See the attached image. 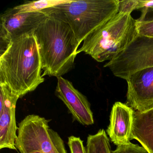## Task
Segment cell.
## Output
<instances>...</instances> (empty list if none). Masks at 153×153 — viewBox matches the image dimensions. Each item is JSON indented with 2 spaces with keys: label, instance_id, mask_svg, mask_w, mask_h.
<instances>
[{
  "label": "cell",
  "instance_id": "cell-1",
  "mask_svg": "<svg viewBox=\"0 0 153 153\" xmlns=\"http://www.w3.org/2000/svg\"><path fill=\"white\" fill-rule=\"evenodd\" d=\"M0 54V84L7 85L20 98L44 81L34 33L14 40Z\"/></svg>",
  "mask_w": 153,
  "mask_h": 153
},
{
  "label": "cell",
  "instance_id": "cell-2",
  "mask_svg": "<svg viewBox=\"0 0 153 153\" xmlns=\"http://www.w3.org/2000/svg\"><path fill=\"white\" fill-rule=\"evenodd\" d=\"M34 35L41 56L43 76L59 77L73 68L80 44L68 24L48 16Z\"/></svg>",
  "mask_w": 153,
  "mask_h": 153
},
{
  "label": "cell",
  "instance_id": "cell-3",
  "mask_svg": "<svg viewBox=\"0 0 153 153\" xmlns=\"http://www.w3.org/2000/svg\"><path fill=\"white\" fill-rule=\"evenodd\" d=\"M138 35L136 19L118 12L85 37L77 54L84 52L98 62L112 60Z\"/></svg>",
  "mask_w": 153,
  "mask_h": 153
},
{
  "label": "cell",
  "instance_id": "cell-4",
  "mask_svg": "<svg viewBox=\"0 0 153 153\" xmlns=\"http://www.w3.org/2000/svg\"><path fill=\"white\" fill-rule=\"evenodd\" d=\"M119 0H68L43 10L68 24L79 44L96 28L118 12Z\"/></svg>",
  "mask_w": 153,
  "mask_h": 153
},
{
  "label": "cell",
  "instance_id": "cell-5",
  "mask_svg": "<svg viewBox=\"0 0 153 153\" xmlns=\"http://www.w3.org/2000/svg\"><path fill=\"white\" fill-rule=\"evenodd\" d=\"M49 121L36 114L26 116L18 124L15 146L20 153H68L64 141L50 128Z\"/></svg>",
  "mask_w": 153,
  "mask_h": 153
},
{
  "label": "cell",
  "instance_id": "cell-6",
  "mask_svg": "<svg viewBox=\"0 0 153 153\" xmlns=\"http://www.w3.org/2000/svg\"><path fill=\"white\" fill-rule=\"evenodd\" d=\"M104 67L126 80L136 71L153 67V38L138 35L129 45Z\"/></svg>",
  "mask_w": 153,
  "mask_h": 153
},
{
  "label": "cell",
  "instance_id": "cell-7",
  "mask_svg": "<svg viewBox=\"0 0 153 153\" xmlns=\"http://www.w3.org/2000/svg\"><path fill=\"white\" fill-rule=\"evenodd\" d=\"M48 16L44 11L19 13L13 8L5 11L0 18V53L14 40L34 33Z\"/></svg>",
  "mask_w": 153,
  "mask_h": 153
},
{
  "label": "cell",
  "instance_id": "cell-8",
  "mask_svg": "<svg viewBox=\"0 0 153 153\" xmlns=\"http://www.w3.org/2000/svg\"><path fill=\"white\" fill-rule=\"evenodd\" d=\"M126 80V104L140 112L153 109V67L136 71Z\"/></svg>",
  "mask_w": 153,
  "mask_h": 153
},
{
  "label": "cell",
  "instance_id": "cell-9",
  "mask_svg": "<svg viewBox=\"0 0 153 153\" xmlns=\"http://www.w3.org/2000/svg\"><path fill=\"white\" fill-rule=\"evenodd\" d=\"M0 149L17 150L15 146L18 129L16 111L20 97L5 84H0Z\"/></svg>",
  "mask_w": 153,
  "mask_h": 153
},
{
  "label": "cell",
  "instance_id": "cell-10",
  "mask_svg": "<svg viewBox=\"0 0 153 153\" xmlns=\"http://www.w3.org/2000/svg\"><path fill=\"white\" fill-rule=\"evenodd\" d=\"M57 79L55 95L65 104L74 120L84 125L94 124L93 113L87 97L68 79L62 76Z\"/></svg>",
  "mask_w": 153,
  "mask_h": 153
},
{
  "label": "cell",
  "instance_id": "cell-11",
  "mask_svg": "<svg viewBox=\"0 0 153 153\" xmlns=\"http://www.w3.org/2000/svg\"><path fill=\"white\" fill-rule=\"evenodd\" d=\"M134 112L131 107L121 102H116L113 105L106 132L114 145H124L131 140Z\"/></svg>",
  "mask_w": 153,
  "mask_h": 153
},
{
  "label": "cell",
  "instance_id": "cell-12",
  "mask_svg": "<svg viewBox=\"0 0 153 153\" xmlns=\"http://www.w3.org/2000/svg\"><path fill=\"white\" fill-rule=\"evenodd\" d=\"M137 140L149 153H153V109L135 111L131 140Z\"/></svg>",
  "mask_w": 153,
  "mask_h": 153
},
{
  "label": "cell",
  "instance_id": "cell-13",
  "mask_svg": "<svg viewBox=\"0 0 153 153\" xmlns=\"http://www.w3.org/2000/svg\"><path fill=\"white\" fill-rule=\"evenodd\" d=\"M87 153H111L109 139L104 129L88 135L86 147Z\"/></svg>",
  "mask_w": 153,
  "mask_h": 153
},
{
  "label": "cell",
  "instance_id": "cell-14",
  "mask_svg": "<svg viewBox=\"0 0 153 153\" xmlns=\"http://www.w3.org/2000/svg\"><path fill=\"white\" fill-rule=\"evenodd\" d=\"M68 0H40L27 2L16 6L13 9L19 13L40 12L57 5L68 2Z\"/></svg>",
  "mask_w": 153,
  "mask_h": 153
},
{
  "label": "cell",
  "instance_id": "cell-15",
  "mask_svg": "<svg viewBox=\"0 0 153 153\" xmlns=\"http://www.w3.org/2000/svg\"><path fill=\"white\" fill-rule=\"evenodd\" d=\"M139 9L141 10V14L138 20H153V0H138L137 10Z\"/></svg>",
  "mask_w": 153,
  "mask_h": 153
},
{
  "label": "cell",
  "instance_id": "cell-16",
  "mask_svg": "<svg viewBox=\"0 0 153 153\" xmlns=\"http://www.w3.org/2000/svg\"><path fill=\"white\" fill-rule=\"evenodd\" d=\"M111 153H149V152L143 147L130 142L127 144L117 146L116 149L112 151Z\"/></svg>",
  "mask_w": 153,
  "mask_h": 153
},
{
  "label": "cell",
  "instance_id": "cell-17",
  "mask_svg": "<svg viewBox=\"0 0 153 153\" xmlns=\"http://www.w3.org/2000/svg\"><path fill=\"white\" fill-rule=\"evenodd\" d=\"M136 27L138 35L153 38V20L139 21L136 19Z\"/></svg>",
  "mask_w": 153,
  "mask_h": 153
},
{
  "label": "cell",
  "instance_id": "cell-18",
  "mask_svg": "<svg viewBox=\"0 0 153 153\" xmlns=\"http://www.w3.org/2000/svg\"><path fill=\"white\" fill-rule=\"evenodd\" d=\"M68 145L71 153H87L83 141L79 137L73 136L69 137Z\"/></svg>",
  "mask_w": 153,
  "mask_h": 153
},
{
  "label": "cell",
  "instance_id": "cell-19",
  "mask_svg": "<svg viewBox=\"0 0 153 153\" xmlns=\"http://www.w3.org/2000/svg\"><path fill=\"white\" fill-rule=\"evenodd\" d=\"M138 0L119 1L118 12L131 14L133 10L137 9Z\"/></svg>",
  "mask_w": 153,
  "mask_h": 153
},
{
  "label": "cell",
  "instance_id": "cell-20",
  "mask_svg": "<svg viewBox=\"0 0 153 153\" xmlns=\"http://www.w3.org/2000/svg\"><path fill=\"white\" fill-rule=\"evenodd\" d=\"M29 153H42V152H40V151H33V152H30Z\"/></svg>",
  "mask_w": 153,
  "mask_h": 153
}]
</instances>
